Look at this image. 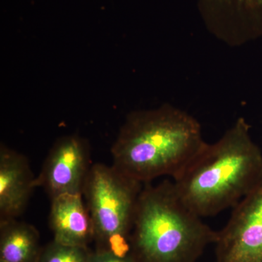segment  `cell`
<instances>
[{"instance_id": "1", "label": "cell", "mask_w": 262, "mask_h": 262, "mask_svg": "<svg viewBox=\"0 0 262 262\" xmlns=\"http://www.w3.org/2000/svg\"><path fill=\"white\" fill-rule=\"evenodd\" d=\"M239 117L220 140L202 146L173 179L181 199L196 214L213 216L234 208L262 177V152Z\"/></svg>"}, {"instance_id": "2", "label": "cell", "mask_w": 262, "mask_h": 262, "mask_svg": "<svg viewBox=\"0 0 262 262\" xmlns=\"http://www.w3.org/2000/svg\"><path fill=\"white\" fill-rule=\"evenodd\" d=\"M206 141L200 122L165 103L127 115L112 146L113 166L142 184L169 176L175 178Z\"/></svg>"}, {"instance_id": "3", "label": "cell", "mask_w": 262, "mask_h": 262, "mask_svg": "<svg viewBox=\"0 0 262 262\" xmlns=\"http://www.w3.org/2000/svg\"><path fill=\"white\" fill-rule=\"evenodd\" d=\"M184 203L173 181L144 184L130 239L136 262H196L217 232Z\"/></svg>"}, {"instance_id": "4", "label": "cell", "mask_w": 262, "mask_h": 262, "mask_svg": "<svg viewBox=\"0 0 262 262\" xmlns=\"http://www.w3.org/2000/svg\"><path fill=\"white\" fill-rule=\"evenodd\" d=\"M143 186L113 165L93 164L82 194L94 225L96 250L120 254L130 252L131 232Z\"/></svg>"}, {"instance_id": "5", "label": "cell", "mask_w": 262, "mask_h": 262, "mask_svg": "<svg viewBox=\"0 0 262 262\" xmlns=\"http://www.w3.org/2000/svg\"><path fill=\"white\" fill-rule=\"evenodd\" d=\"M215 262H262V177L217 232Z\"/></svg>"}, {"instance_id": "6", "label": "cell", "mask_w": 262, "mask_h": 262, "mask_svg": "<svg viewBox=\"0 0 262 262\" xmlns=\"http://www.w3.org/2000/svg\"><path fill=\"white\" fill-rule=\"evenodd\" d=\"M92 166L88 141L78 135L59 138L52 146L36 187H42L50 198L65 194H82Z\"/></svg>"}, {"instance_id": "7", "label": "cell", "mask_w": 262, "mask_h": 262, "mask_svg": "<svg viewBox=\"0 0 262 262\" xmlns=\"http://www.w3.org/2000/svg\"><path fill=\"white\" fill-rule=\"evenodd\" d=\"M207 29L230 46L262 36V0H198Z\"/></svg>"}, {"instance_id": "8", "label": "cell", "mask_w": 262, "mask_h": 262, "mask_svg": "<svg viewBox=\"0 0 262 262\" xmlns=\"http://www.w3.org/2000/svg\"><path fill=\"white\" fill-rule=\"evenodd\" d=\"M36 177L28 159L15 150L0 146V221L13 220L25 211Z\"/></svg>"}, {"instance_id": "9", "label": "cell", "mask_w": 262, "mask_h": 262, "mask_svg": "<svg viewBox=\"0 0 262 262\" xmlns=\"http://www.w3.org/2000/svg\"><path fill=\"white\" fill-rule=\"evenodd\" d=\"M82 194H65L51 199L49 225L54 241L89 247L94 241L92 220Z\"/></svg>"}, {"instance_id": "10", "label": "cell", "mask_w": 262, "mask_h": 262, "mask_svg": "<svg viewBox=\"0 0 262 262\" xmlns=\"http://www.w3.org/2000/svg\"><path fill=\"white\" fill-rule=\"evenodd\" d=\"M42 250L35 227L17 219L0 221V261L39 262Z\"/></svg>"}, {"instance_id": "11", "label": "cell", "mask_w": 262, "mask_h": 262, "mask_svg": "<svg viewBox=\"0 0 262 262\" xmlns=\"http://www.w3.org/2000/svg\"><path fill=\"white\" fill-rule=\"evenodd\" d=\"M92 252L89 247L61 244L53 239L42 248L39 262H89Z\"/></svg>"}, {"instance_id": "12", "label": "cell", "mask_w": 262, "mask_h": 262, "mask_svg": "<svg viewBox=\"0 0 262 262\" xmlns=\"http://www.w3.org/2000/svg\"><path fill=\"white\" fill-rule=\"evenodd\" d=\"M89 262H136L130 251L120 254L110 251L96 250L91 253Z\"/></svg>"}, {"instance_id": "13", "label": "cell", "mask_w": 262, "mask_h": 262, "mask_svg": "<svg viewBox=\"0 0 262 262\" xmlns=\"http://www.w3.org/2000/svg\"><path fill=\"white\" fill-rule=\"evenodd\" d=\"M0 262H3V261H0Z\"/></svg>"}]
</instances>
